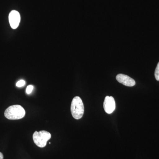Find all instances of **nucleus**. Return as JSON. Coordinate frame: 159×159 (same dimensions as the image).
<instances>
[{
  "instance_id": "nucleus-1",
  "label": "nucleus",
  "mask_w": 159,
  "mask_h": 159,
  "mask_svg": "<svg viewBox=\"0 0 159 159\" xmlns=\"http://www.w3.org/2000/svg\"><path fill=\"white\" fill-rule=\"evenodd\" d=\"M4 114L5 117L9 120H18L25 117V111L20 105H12L5 111Z\"/></svg>"
},
{
  "instance_id": "nucleus-2",
  "label": "nucleus",
  "mask_w": 159,
  "mask_h": 159,
  "mask_svg": "<svg viewBox=\"0 0 159 159\" xmlns=\"http://www.w3.org/2000/svg\"><path fill=\"white\" fill-rule=\"evenodd\" d=\"M71 112L74 119H80L82 118L84 113V106L80 97H76L73 99L71 105Z\"/></svg>"
},
{
  "instance_id": "nucleus-3",
  "label": "nucleus",
  "mask_w": 159,
  "mask_h": 159,
  "mask_svg": "<svg viewBox=\"0 0 159 159\" xmlns=\"http://www.w3.org/2000/svg\"><path fill=\"white\" fill-rule=\"evenodd\" d=\"M51 134L47 131H35L33 135V139L35 145L40 148H43L47 145V142L51 138Z\"/></svg>"
},
{
  "instance_id": "nucleus-4",
  "label": "nucleus",
  "mask_w": 159,
  "mask_h": 159,
  "mask_svg": "<svg viewBox=\"0 0 159 159\" xmlns=\"http://www.w3.org/2000/svg\"><path fill=\"white\" fill-rule=\"evenodd\" d=\"M9 22L12 29H17L20 21V16L19 12L16 10H12L9 13Z\"/></svg>"
},
{
  "instance_id": "nucleus-5",
  "label": "nucleus",
  "mask_w": 159,
  "mask_h": 159,
  "mask_svg": "<svg viewBox=\"0 0 159 159\" xmlns=\"http://www.w3.org/2000/svg\"><path fill=\"white\" fill-rule=\"evenodd\" d=\"M103 108L107 113L111 114L116 109V102L113 97L107 96L103 102Z\"/></svg>"
},
{
  "instance_id": "nucleus-6",
  "label": "nucleus",
  "mask_w": 159,
  "mask_h": 159,
  "mask_svg": "<svg viewBox=\"0 0 159 159\" xmlns=\"http://www.w3.org/2000/svg\"><path fill=\"white\" fill-rule=\"evenodd\" d=\"M116 78L118 82L126 86L132 87L135 85V80L125 74H119L117 75Z\"/></svg>"
},
{
  "instance_id": "nucleus-7",
  "label": "nucleus",
  "mask_w": 159,
  "mask_h": 159,
  "mask_svg": "<svg viewBox=\"0 0 159 159\" xmlns=\"http://www.w3.org/2000/svg\"><path fill=\"white\" fill-rule=\"evenodd\" d=\"M155 77L157 80L159 81V62L157 65L155 71Z\"/></svg>"
},
{
  "instance_id": "nucleus-8",
  "label": "nucleus",
  "mask_w": 159,
  "mask_h": 159,
  "mask_svg": "<svg viewBox=\"0 0 159 159\" xmlns=\"http://www.w3.org/2000/svg\"><path fill=\"white\" fill-rule=\"evenodd\" d=\"M25 84V81L23 80H20L19 81H18L16 84V86L17 87H22L24 86Z\"/></svg>"
},
{
  "instance_id": "nucleus-9",
  "label": "nucleus",
  "mask_w": 159,
  "mask_h": 159,
  "mask_svg": "<svg viewBox=\"0 0 159 159\" xmlns=\"http://www.w3.org/2000/svg\"><path fill=\"white\" fill-rule=\"evenodd\" d=\"M33 89H34L33 86L31 85L28 86L27 89H26V93L28 94H31L32 90H33Z\"/></svg>"
},
{
  "instance_id": "nucleus-10",
  "label": "nucleus",
  "mask_w": 159,
  "mask_h": 159,
  "mask_svg": "<svg viewBox=\"0 0 159 159\" xmlns=\"http://www.w3.org/2000/svg\"><path fill=\"white\" fill-rule=\"evenodd\" d=\"M4 159V156H3V154L0 152V159Z\"/></svg>"
}]
</instances>
